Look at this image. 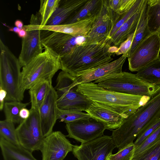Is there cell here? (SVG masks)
<instances>
[{
	"instance_id": "cell-1",
	"label": "cell",
	"mask_w": 160,
	"mask_h": 160,
	"mask_svg": "<svg viewBox=\"0 0 160 160\" xmlns=\"http://www.w3.org/2000/svg\"><path fill=\"white\" fill-rule=\"evenodd\" d=\"M109 41L76 46L59 57L61 69L76 77L110 62L114 54Z\"/></svg>"
},
{
	"instance_id": "cell-2",
	"label": "cell",
	"mask_w": 160,
	"mask_h": 160,
	"mask_svg": "<svg viewBox=\"0 0 160 160\" xmlns=\"http://www.w3.org/2000/svg\"><path fill=\"white\" fill-rule=\"evenodd\" d=\"M77 90L90 101L125 119L151 98L111 91L92 82L78 84Z\"/></svg>"
},
{
	"instance_id": "cell-3",
	"label": "cell",
	"mask_w": 160,
	"mask_h": 160,
	"mask_svg": "<svg viewBox=\"0 0 160 160\" xmlns=\"http://www.w3.org/2000/svg\"><path fill=\"white\" fill-rule=\"evenodd\" d=\"M160 118V92L126 118L111 136L120 150L133 143L139 133L147 124Z\"/></svg>"
},
{
	"instance_id": "cell-4",
	"label": "cell",
	"mask_w": 160,
	"mask_h": 160,
	"mask_svg": "<svg viewBox=\"0 0 160 160\" xmlns=\"http://www.w3.org/2000/svg\"><path fill=\"white\" fill-rule=\"evenodd\" d=\"M42 53L23 67L20 88L24 92L37 83L44 80H52L56 73L61 69L59 57L47 48Z\"/></svg>"
},
{
	"instance_id": "cell-5",
	"label": "cell",
	"mask_w": 160,
	"mask_h": 160,
	"mask_svg": "<svg viewBox=\"0 0 160 160\" xmlns=\"http://www.w3.org/2000/svg\"><path fill=\"white\" fill-rule=\"evenodd\" d=\"M0 87L7 92L5 100L19 101L24 93L20 85L21 71L18 58L0 39Z\"/></svg>"
},
{
	"instance_id": "cell-6",
	"label": "cell",
	"mask_w": 160,
	"mask_h": 160,
	"mask_svg": "<svg viewBox=\"0 0 160 160\" xmlns=\"http://www.w3.org/2000/svg\"><path fill=\"white\" fill-rule=\"evenodd\" d=\"M98 84L108 90L152 98L160 92V85H153L138 78L136 74L122 72L121 75L102 81Z\"/></svg>"
},
{
	"instance_id": "cell-7",
	"label": "cell",
	"mask_w": 160,
	"mask_h": 160,
	"mask_svg": "<svg viewBox=\"0 0 160 160\" xmlns=\"http://www.w3.org/2000/svg\"><path fill=\"white\" fill-rule=\"evenodd\" d=\"M74 78L62 71L59 73L54 88L57 106L60 109H74L85 111L92 102L77 91V85L71 87Z\"/></svg>"
},
{
	"instance_id": "cell-8",
	"label": "cell",
	"mask_w": 160,
	"mask_h": 160,
	"mask_svg": "<svg viewBox=\"0 0 160 160\" xmlns=\"http://www.w3.org/2000/svg\"><path fill=\"white\" fill-rule=\"evenodd\" d=\"M40 25V16L38 12L31 15L29 24L23 27L27 31V34L22 38V48L18 58L21 67L25 66L42 52Z\"/></svg>"
},
{
	"instance_id": "cell-9",
	"label": "cell",
	"mask_w": 160,
	"mask_h": 160,
	"mask_svg": "<svg viewBox=\"0 0 160 160\" xmlns=\"http://www.w3.org/2000/svg\"><path fill=\"white\" fill-rule=\"evenodd\" d=\"M29 117L16 128L20 144L31 152L39 150L44 138L38 109L31 108Z\"/></svg>"
},
{
	"instance_id": "cell-10",
	"label": "cell",
	"mask_w": 160,
	"mask_h": 160,
	"mask_svg": "<svg viewBox=\"0 0 160 160\" xmlns=\"http://www.w3.org/2000/svg\"><path fill=\"white\" fill-rule=\"evenodd\" d=\"M160 34L158 32L151 33L128 58L129 70L138 72L160 58Z\"/></svg>"
},
{
	"instance_id": "cell-11",
	"label": "cell",
	"mask_w": 160,
	"mask_h": 160,
	"mask_svg": "<svg viewBox=\"0 0 160 160\" xmlns=\"http://www.w3.org/2000/svg\"><path fill=\"white\" fill-rule=\"evenodd\" d=\"M115 148L111 136L103 135L79 146L73 145L72 152L78 160H106Z\"/></svg>"
},
{
	"instance_id": "cell-12",
	"label": "cell",
	"mask_w": 160,
	"mask_h": 160,
	"mask_svg": "<svg viewBox=\"0 0 160 160\" xmlns=\"http://www.w3.org/2000/svg\"><path fill=\"white\" fill-rule=\"evenodd\" d=\"M119 16L109 7L108 0H102L97 18L87 36L86 44H98L109 41L107 38Z\"/></svg>"
},
{
	"instance_id": "cell-13",
	"label": "cell",
	"mask_w": 160,
	"mask_h": 160,
	"mask_svg": "<svg viewBox=\"0 0 160 160\" xmlns=\"http://www.w3.org/2000/svg\"><path fill=\"white\" fill-rule=\"evenodd\" d=\"M68 133L67 137L83 143L88 142L103 135L106 128L102 123L91 118L81 119L66 123Z\"/></svg>"
},
{
	"instance_id": "cell-14",
	"label": "cell",
	"mask_w": 160,
	"mask_h": 160,
	"mask_svg": "<svg viewBox=\"0 0 160 160\" xmlns=\"http://www.w3.org/2000/svg\"><path fill=\"white\" fill-rule=\"evenodd\" d=\"M60 131L52 132L43 140L39 150L42 160H63L72 152L73 145Z\"/></svg>"
},
{
	"instance_id": "cell-15",
	"label": "cell",
	"mask_w": 160,
	"mask_h": 160,
	"mask_svg": "<svg viewBox=\"0 0 160 160\" xmlns=\"http://www.w3.org/2000/svg\"><path fill=\"white\" fill-rule=\"evenodd\" d=\"M127 56L123 54L118 59L106 64L74 78L71 86L81 83L91 82L98 83L105 80L117 77L122 74V67Z\"/></svg>"
},
{
	"instance_id": "cell-16",
	"label": "cell",
	"mask_w": 160,
	"mask_h": 160,
	"mask_svg": "<svg viewBox=\"0 0 160 160\" xmlns=\"http://www.w3.org/2000/svg\"><path fill=\"white\" fill-rule=\"evenodd\" d=\"M57 100L56 91L52 85L38 109L42 131L44 138L52 132L58 119Z\"/></svg>"
},
{
	"instance_id": "cell-17",
	"label": "cell",
	"mask_w": 160,
	"mask_h": 160,
	"mask_svg": "<svg viewBox=\"0 0 160 160\" xmlns=\"http://www.w3.org/2000/svg\"><path fill=\"white\" fill-rule=\"evenodd\" d=\"M88 0H60L58 6L46 25L64 24Z\"/></svg>"
},
{
	"instance_id": "cell-18",
	"label": "cell",
	"mask_w": 160,
	"mask_h": 160,
	"mask_svg": "<svg viewBox=\"0 0 160 160\" xmlns=\"http://www.w3.org/2000/svg\"><path fill=\"white\" fill-rule=\"evenodd\" d=\"M85 111L91 118L103 124L106 129L111 130L119 128L125 119L119 114L93 102Z\"/></svg>"
},
{
	"instance_id": "cell-19",
	"label": "cell",
	"mask_w": 160,
	"mask_h": 160,
	"mask_svg": "<svg viewBox=\"0 0 160 160\" xmlns=\"http://www.w3.org/2000/svg\"><path fill=\"white\" fill-rule=\"evenodd\" d=\"M98 13L89 18L72 23L54 26H40V29L42 30L62 32L72 36H87L92 28Z\"/></svg>"
},
{
	"instance_id": "cell-20",
	"label": "cell",
	"mask_w": 160,
	"mask_h": 160,
	"mask_svg": "<svg viewBox=\"0 0 160 160\" xmlns=\"http://www.w3.org/2000/svg\"><path fill=\"white\" fill-rule=\"evenodd\" d=\"M0 147L3 160H37L32 152L20 145L12 144L1 138Z\"/></svg>"
},
{
	"instance_id": "cell-21",
	"label": "cell",
	"mask_w": 160,
	"mask_h": 160,
	"mask_svg": "<svg viewBox=\"0 0 160 160\" xmlns=\"http://www.w3.org/2000/svg\"><path fill=\"white\" fill-rule=\"evenodd\" d=\"M142 8L124 23L112 37L110 40L111 43L117 47L132 33L134 32L138 24L142 9Z\"/></svg>"
},
{
	"instance_id": "cell-22",
	"label": "cell",
	"mask_w": 160,
	"mask_h": 160,
	"mask_svg": "<svg viewBox=\"0 0 160 160\" xmlns=\"http://www.w3.org/2000/svg\"><path fill=\"white\" fill-rule=\"evenodd\" d=\"M147 0H146L142 9L131 48L128 53L125 55L128 58L131 55L139 45L151 34L148 30L147 24Z\"/></svg>"
},
{
	"instance_id": "cell-23",
	"label": "cell",
	"mask_w": 160,
	"mask_h": 160,
	"mask_svg": "<svg viewBox=\"0 0 160 160\" xmlns=\"http://www.w3.org/2000/svg\"><path fill=\"white\" fill-rule=\"evenodd\" d=\"M52 80H45L34 85L29 90L31 108L39 109L52 86Z\"/></svg>"
},
{
	"instance_id": "cell-24",
	"label": "cell",
	"mask_w": 160,
	"mask_h": 160,
	"mask_svg": "<svg viewBox=\"0 0 160 160\" xmlns=\"http://www.w3.org/2000/svg\"><path fill=\"white\" fill-rule=\"evenodd\" d=\"M136 75L150 84L160 85V58L139 70Z\"/></svg>"
},
{
	"instance_id": "cell-25",
	"label": "cell",
	"mask_w": 160,
	"mask_h": 160,
	"mask_svg": "<svg viewBox=\"0 0 160 160\" xmlns=\"http://www.w3.org/2000/svg\"><path fill=\"white\" fill-rule=\"evenodd\" d=\"M102 0H88L85 4L74 14L65 24L72 23L89 18L99 12Z\"/></svg>"
},
{
	"instance_id": "cell-26",
	"label": "cell",
	"mask_w": 160,
	"mask_h": 160,
	"mask_svg": "<svg viewBox=\"0 0 160 160\" xmlns=\"http://www.w3.org/2000/svg\"><path fill=\"white\" fill-rule=\"evenodd\" d=\"M147 19L150 33L158 32L160 28V0H147Z\"/></svg>"
},
{
	"instance_id": "cell-27",
	"label": "cell",
	"mask_w": 160,
	"mask_h": 160,
	"mask_svg": "<svg viewBox=\"0 0 160 160\" xmlns=\"http://www.w3.org/2000/svg\"><path fill=\"white\" fill-rule=\"evenodd\" d=\"M29 103L19 101L6 102L3 108L5 119L14 123L20 124L24 120L20 117V112L22 108H26Z\"/></svg>"
},
{
	"instance_id": "cell-28",
	"label": "cell",
	"mask_w": 160,
	"mask_h": 160,
	"mask_svg": "<svg viewBox=\"0 0 160 160\" xmlns=\"http://www.w3.org/2000/svg\"><path fill=\"white\" fill-rule=\"evenodd\" d=\"M60 0H41L38 12L41 19V26L46 25L48 21L58 7Z\"/></svg>"
},
{
	"instance_id": "cell-29",
	"label": "cell",
	"mask_w": 160,
	"mask_h": 160,
	"mask_svg": "<svg viewBox=\"0 0 160 160\" xmlns=\"http://www.w3.org/2000/svg\"><path fill=\"white\" fill-rule=\"evenodd\" d=\"M0 138L16 145H20L14 123L7 120L0 121Z\"/></svg>"
},
{
	"instance_id": "cell-30",
	"label": "cell",
	"mask_w": 160,
	"mask_h": 160,
	"mask_svg": "<svg viewBox=\"0 0 160 160\" xmlns=\"http://www.w3.org/2000/svg\"><path fill=\"white\" fill-rule=\"evenodd\" d=\"M91 118L88 113L74 109H62L58 108V119L66 123Z\"/></svg>"
},
{
	"instance_id": "cell-31",
	"label": "cell",
	"mask_w": 160,
	"mask_h": 160,
	"mask_svg": "<svg viewBox=\"0 0 160 160\" xmlns=\"http://www.w3.org/2000/svg\"><path fill=\"white\" fill-rule=\"evenodd\" d=\"M146 0H136L135 2L127 12L119 15L107 40H110L111 38L120 27L142 7Z\"/></svg>"
},
{
	"instance_id": "cell-32",
	"label": "cell",
	"mask_w": 160,
	"mask_h": 160,
	"mask_svg": "<svg viewBox=\"0 0 160 160\" xmlns=\"http://www.w3.org/2000/svg\"><path fill=\"white\" fill-rule=\"evenodd\" d=\"M160 126V118L145 126L138 134L134 142L135 148L140 145L146 139Z\"/></svg>"
},
{
	"instance_id": "cell-33",
	"label": "cell",
	"mask_w": 160,
	"mask_h": 160,
	"mask_svg": "<svg viewBox=\"0 0 160 160\" xmlns=\"http://www.w3.org/2000/svg\"><path fill=\"white\" fill-rule=\"evenodd\" d=\"M160 158V141L133 156L132 160H159Z\"/></svg>"
},
{
	"instance_id": "cell-34",
	"label": "cell",
	"mask_w": 160,
	"mask_h": 160,
	"mask_svg": "<svg viewBox=\"0 0 160 160\" xmlns=\"http://www.w3.org/2000/svg\"><path fill=\"white\" fill-rule=\"evenodd\" d=\"M136 0H109V7L115 13L121 15L129 11Z\"/></svg>"
},
{
	"instance_id": "cell-35",
	"label": "cell",
	"mask_w": 160,
	"mask_h": 160,
	"mask_svg": "<svg viewBox=\"0 0 160 160\" xmlns=\"http://www.w3.org/2000/svg\"><path fill=\"white\" fill-rule=\"evenodd\" d=\"M159 141L160 126L149 135L140 145L135 148L133 156L138 155Z\"/></svg>"
},
{
	"instance_id": "cell-36",
	"label": "cell",
	"mask_w": 160,
	"mask_h": 160,
	"mask_svg": "<svg viewBox=\"0 0 160 160\" xmlns=\"http://www.w3.org/2000/svg\"><path fill=\"white\" fill-rule=\"evenodd\" d=\"M135 149L133 142L118 151L116 153L111 154L106 160H132Z\"/></svg>"
},
{
	"instance_id": "cell-37",
	"label": "cell",
	"mask_w": 160,
	"mask_h": 160,
	"mask_svg": "<svg viewBox=\"0 0 160 160\" xmlns=\"http://www.w3.org/2000/svg\"><path fill=\"white\" fill-rule=\"evenodd\" d=\"M135 32L131 34L125 41L120 44L118 48V51L115 54L117 55L121 54L126 55L128 53L131 48Z\"/></svg>"
},
{
	"instance_id": "cell-38",
	"label": "cell",
	"mask_w": 160,
	"mask_h": 160,
	"mask_svg": "<svg viewBox=\"0 0 160 160\" xmlns=\"http://www.w3.org/2000/svg\"><path fill=\"white\" fill-rule=\"evenodd\" d=\"M7 95V92L2 88L0 87V109L1 111L3 109L5 100Z\"/></svg>"
},
{
	"instance_id": "cell-39",
	"label": "cell",
	"mask_w": 160,
	"mask_h": 160,
	"mask_svg": "<svg viewBox=\"0 0 160 160\" xmlns=\"http://www.w3.org/2000/svg\"><path fill=\"white\" fill-rule=\"evenodd\" d=\"M30 111L26 108H22L19 112V116L23 120L28 118L30 115Z\"/></svg>"
},
{
	"instance_id": "cell-40",
	"label": "cell",
	"mask_w": 160,
	"mask_h": 160,
	"mask_svg": "<svg viewBox=\"0 0 160 160\" xmlns=\"http://www.w3.org/2000/svg\"><path fill=\"white\" fill-rule=\"evenodd\" d=\"M18 36L22 38H25L27 35V31L23 29H21L19 32L18 33Z\"/></svg>"
},
{
	"instance_id": "cell-41",
	"label": "cell",
	"mask_w": 160,
	"mask_h": 160,
	"mask_svg": "<svg viewBox=\"0 0 160 160\" xmlns=\"http://www.w3.org/2000/svg\"><path fill=\"white\" fill-rule=\"evenodd\" d=\"M16 27L20 29H22L23 27V22L19 20H16L14 23Z\"/></svg>"
},
{
	"instance_id": "cell-42",
	"label": "cell",
	"mask_w": 160,
	"mask_h": 160,
	"mask_svg": "<svg viewBox=\"0 0 160 160\" xmlns=\"http://www.w3.org/2000/svg\"><path fill=\"white\" fill-rule=\"evenodd\" d=\"M20 30L21 29L16 27L9 28V31H12L17 33H18L19 32Z\"/></svg>"
},
{
	"instance_id": "cell-43",
	"label": "cell",
	"mask_w": 160,
	"mask_h": 160,
	"mask_svg": "<svg viewBox=\"0 0 160 160\" xmlns=\"http://www.w3.org/2000/svg\"><path fill=\"white\" fill-rule=\"evenodd\" d=\"M158 32L159 33V34H160V28Z\"/></svg>"
},
{
	"instance_id": "cell-44",
	"label": "cell",
	"mask_w": 160,
	"mask_h": 160,
	"mask_svg": "<svg viewBox=\"0 0 160 160\" xmlns=\"http://www.w3.org/2000/svg\"><path fill=\"white\" fill-rule=\"evenodd\" d=\"M159 160H160V159H159Z\"/></svg>"
}]
</instances>
